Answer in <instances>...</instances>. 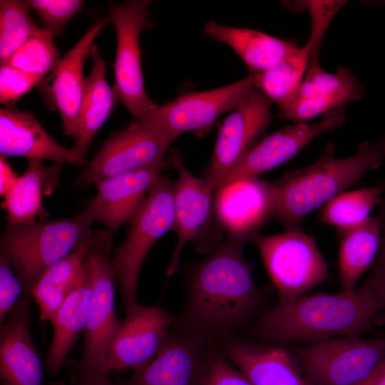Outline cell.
I'll use <instances>...</instances> for the list:
<instances>
[{"label":"cell","instance_id":"21","mask_svg":"<svg viewBox=\"0 0 385 385\" xmlns=\"http://www.w3.org/2000/svg\"><path fill=\"white\" fill-rule=\"evenodd\" d=\"M0 153L78 166L86 163L56 141L32 113L8 107L0 109Z\"/></svg>","mask_w":385,"mask_h":385},{"label":"cell","instance_id":"41","mask_svg":"<svg viewBox=\"0 0 385 385\" xmlns=\"http://www.w3.org/2000/svg\"><path fill=\"white\" fill-rule=\"evenodd\" d=\"M360 385H385V359Z\"/></svg>","mask_w":385,"mask_h":385},{"label":"cell","instance_id":"42","mask_svg":"<svg viewBox=\"0 0 385 385\" xmlns=\"http://www.w3.org/2000/svg\"><path fill=\"white\" fill-rule=\"evenodd\" d=\"M374 324L385 326V312L379 313L374 319Z\"/></svg>","mask_w":385,"mask_h":385},{"label":"cell","instance_id":"30","mask_svg":"<svg viewBox=\"0 0 385 385\" xmlns=\"http://www.w3.org/2000/svg\"><path fill=\"white\" fill-rule=\"evenodd\" d=\"M312 52L309 39L302 47H297L273 66L255 75V88L275 103L279 113L294 101L307 71Z\"/></svg>","mask_w":385,"mask_h":385},{"label":"cell","instance_id":"13","mask_svg":"<svg viewBox=\"0 0 385 385\" xmlns=\"http://www.w3.org/2000/svg\"><path fill=\"white\" fill-rule=\"evenodd\" d=\"M272 104L269 98L254 88L223 120L203 177L215 190L269 126L272 119Z\"/></svg>","mask_w":385,"mask_h":385},{"label":"cell","instance_id":"39","mask_svg":"<svg viewBox=\"0 0 385 385\" xmlns=\"http://www.w3.org/2000/svg\"><path fill=\"white\" fill-rule=\"evenodd\" d=\"M381 217L383 234L380 247L372 265L371 274L366 281L374 288L385 306V210L383 217L381 216Z\"/></svg>","mask_w":385,"mask_h":385},{"label":"cell","instance_id":"17","mask_svg":"<svg viewBox=\"0 0 385 385\" xmlns=\"http://www.w3.org/2000/svg\"><path fill=\"white\" fill-rule=\"evenodd\" d=\"M345 108L326 113L315 124L294 123L257 142L225 176L219 187L243 178H255L295 156L321 133L340 128L345 122Z\"/></svg>","mask_w":385,"mask_h":385},{"label":"cell","instance_id":"18","mask_svg":"<svg viewBox=\"0 0 385 385\" xmlns=\"http://www.w3.org/2000/svg\"><path fill=\"white\" fill-rule=\"evenodd\" d=\"M210 344L183 331L169 332L155 357L122 385H201Z\"/></svg>","mask_w":385,"mask_h":385},{"label":"cell","instance_id":"38","mask_svg":"<svg viewBox=\"0 0 385 385\" xmlns=\"http://www.w3.org/2000/svg\"><path fill=\"white\" fill-rule=\"evenodd\" d=\"M24 291L23 286L9 262L0 256V322L6 321Z\"/></svg>","mask_w":385,"mask_h":385},{"label":"cell","instance_id":"34","mask_svg":"<svg viewBox=\"0 0 385 385\" xmlns=\"http://www.w3.org/2000/svg\"><path fill=\"white\" fill-rule=\"evenodd\" d=\"M30 9L41 18L44 29L54 37L59 36L69 20L84 4L81 0H29Z\"/></svg>","mask_w":385,"mask_h":385},{"label":"cell","instance_id":"20","mask_svg":"<svg viewBox=\"0 0 385 385\" xmlns=\"http://www.w3.org/2000/svg\"><path fill=\"white\" fill-rule=\"evenodd\" d=\"M31 299L24 294L1 324V385H41L42 364L30 334Z\"/></svg>","mask_w":385,"mask_h":385},{"label":"cell","instance_id":"33","mask_svg":"<svg viewBox=\"0 0 385 385\" xmlns=\"http://www.w3.org/2000/svg\"><path fill=\"white\" fill-rule=\"evenodd\" d=\"M61 59L54 36L40 29L4 63L44 78L56 68Z\"/></svg>","mask_w":385,"mask_h":385},{"label":"cell","instance_id":"6","mask_svg":"<svg viewBox=\"0 0 385 385\" xmlns=\"http://www.w3.org/2000/svg\"><path fill=\"white\" fill-rule=\"evenodd\" d=\"M173 223V183L160 175L129 222L124 241L113 251L112 267L125 312L138 304L139 274L148 252Z\"/></svg>","mask_w":385,"mask_h":385},{"label":"cell","instance_id":"7","mask_svg":"<svg viewBox=\"0 0 385 385\" xmlns=\"http://www.w3.org/2000/svg\"><path fill=\"white\" fill-rule=\"evenodd\" d=\"M252 242L259 250L279 301L305 295L327 276L329 266L314 237L302 228L272 235L258 234Z\"/></svg>","mask_w":385,"mask_h":385},{"label":"cell","instance_id":"12","mask_svg":"<svg viewBox=\"0 0 385 385\" xmlns=\"http://www.w3.org/2000/svg\"><path fill=\"white\" fill-rule=\"evenodd\" d=\"M255 75L228 85L200 92L185 93L135 118L154 123L177 138L185 132L208 130L223 113L232 111L255 88Z\"/></svg>","mask_w":385,"mask_h":385},{"label":"cell","instance_id":"32","mask_svg":"<svg viewBox=\"0 0 385 385\" xmlns=\"http://www.w3.org/2000/svg\"><path fill=\"white\" fill-rule=\"evenodd\" d=\"M25 0L0 1V62L5 63L40 28Z\"/></svg>","mask_w":385,"mask_h":385},{"label":"cell","instance_id":"24","mask_svg":"<svg viewBox=\"0 0 385 385\" xmlns=\"http://www.w3.org/2000/svg\"><path fill=\"white\" fill-rule=\"evenodd\" d=\"M90 57L92 67L86 78L85 92L78 111L77 132L71 148L73 154L85 163L93 138L119 100L114 87L111 88L108 84L107 64L95 44L91 48Z\"/></svg>","mask_w":385,"mask_h":385},{"label":"cell","instance_id":"15","mask_svg":"<svg viewBox=\"0 0 385 385\" xmlns=\"http://www.w3.org/2000/svg\"><path fill=\"white\" fill-rule=\"evenodd\" d=\"M171 160L178 171L173 183L174 223L177 234L176 245L166 270L168 276L174 274L179 265L185 246L194 242L204 252L203 236L212 226L215 189L205 178L194 175L184 165L179 153L174 150Z\"/></svg>","mask_w":385,"mask_h":385},{"label":"cell","instance_id":"36","mask_svg":"<svg viewBox=\"0 0 385 385\" xmlns=\"http://www.w3.org/2000/svg\"><path fill=\"white\" fill-rule=\"evenodd\" d=\"M43 79L42 76L29 73L2 63L0 66V102L12 108L16 102Z\"/></svg>","mask_w":385,"mask_h":385},{"label":"cell","instance_id":"29","mask_svg":"<svg viewBox=\"0 0 385 385\" xmlns=\"http://www.w3.org/2000/svg\"><path fill=\"white\" fill-rule=\"evenodd\" d=\"M88 251L87 237L75 250L48 267L35 282L30 297L37 302L42 324L51 322L71 292Z\"/></svg>","mask_w":385,"mask_h":385},{"label":"cell","instance_id":"26","mask_svg":"<svg viewBox=\"0 0 385 385\" xmlns=\"http://www.w3.org/2000/svg\"><path fill=\"white\" fill-rule=\"evenodd\" d=\"M203 33L216 41L230 47L243 61L249 73L257 75L275 65L289 52L298 47L259 31L229 26L209 21Z\"/></svg>","mask_w":385,"mask_h":385},{"label":"cell","instance_id":"37","mask_svg":"<svg viewBox=\"0 0 385 385\" xmlns=\"http://www.w3.org/2000/svg\"><path fill=\"white\" fill-rule=\"evenodd\" d=\"M201 385H254L214 346L210 348Z\"/></svg>","mask_w":385,"mask_h":385},{"label":"cell","instance_id":"31","mask_svg":"<svg viewBox=\"0 0 385 385\" xmlns=\"http://www.w3.org/2000/svg\"><path fill=\"white\" fill-rule=\"evenodd\" d=\"M384 188L366 187L342 192L320 207V221L334 226L337 232L349 229L366 221L372 208L381 203Z\"/></svg>","mask_w":385,"mask_h":385},{"label":"cell","instance_id":"16","mask_svg":"<svg viewBox=\"0 0 385 385\" xmlns=\"http://www.w3.org/2000/svg\"><path fill=\"white\" fill-rule=\"evenodd\" d=\"M109 17L98 19L61 58L56 68L38 85L47 105L60 114L63 133L75 138L78 111L86 88L83 68L93 43Z\"/></svg>","mask_w":385,"mask_h":385},{"label":"cell","instance_id":"2","mask_svg":"<svg viewBox=\"0 0 385 385\" xmlns=\"http://www.w3.org/2000/svg\"><path fill=\"white\" fill-rule=\"evenodd\" d=\"M385 307L366 281L351 293L318 292L290 301H278L257 321V336L267 341L309 342L359 336L370 330Z\"/></svg>","mask_w":385,"mask_h":385},{"label":"cell","instance_id":"4","mask_svg":"<svg viewBox=\"0 0 385 385\" xmlns=\"http://www.w3.org/2000/svg\"><path fill=\"white\" fill-rule=\"evenodd\" d=\"M94 222L85 208L68 218L7 223L0 238V256L11 265L25 295L30 297L32 287L48 267L85 241Z\"/></svg>","mask_w":385,"mask_h":385},{"label":"cell","instance_id":"11","mask_svg":"<svg viewBox=\"0 0 385 385\" xmlns=\"http://www.w3.org/2000/svg\"><path fill=\"white\" fill-rule=\"evenodd\" d=\"M176 319L159 306L137 304L118 319L107 341L102 372L133 371L151 361L164 344Z\"/></svg>","mask_w":385,"mask_h":385},{"label":"cell","instance_id":"27","mask_svg":"<svg viewBox=\"0 0 385 385\" xmlns=\"http://www.w3.org/2000/svg\"><path fill=\"white\" fill-rule=\"evenodd\" d=\"M381 232V216L369 217L358 225L337 232L339 239L340 292L351 293L356 290L357 282L377 256Z\"/></svg>","mask_w":385,"mask_h":385},{"label":"cell","instance_id":"40","mask_svg":"<svg viewBox=\"0 0 385 385\" xmlns=\"http://www.w3.org/2000/svg\"><path fill=\"white\" fill-rule=\"evenodd\" d=\"M19 175L14 172L6 157L0 158V194L4 196L16 184Z\"/></svg>","mask_w":385,"mask_h":385},{"label":"cell","instance_id":"5","mask_svg":"<svg viewBox=\"0 0 385 385\" xmlns=\"http://www.w3.org/2000/svg\"><path fill=\"white\" fill-rule=\"evenodd\" d=\"M114 234L103 229L91 230L86 262L92 282V296L83 332L82 356L78 365L79 385H113L102 372L105 347L118 319L115 312V279L111 250Z\"/></svg>","mask_w":385,"mask_h":385},{"label":"cell","instance_id":"3","mask_svg":"<svg viewBox=\"0 0 385 385\" xmlns=\"http://www.w3.org/2000/svg\"><path fill=\"white\" fill-rule=\"evenodd\" d=\"M385 158V138L361 144L352 156L337 158L331 143L313 163L285 173L274 182L272 217L285 230L302 228L305 217L346 188Z\"/></svg>","mask_w":385,"mask_h":385},{"label":"cell","instance_id":"8","mask_svg":"<svg viewBox=\"0 0 385 385\" xmlns=\"http://www.w3.org/2000/svg\"><path fill=\"white\" fill-rule=\"evenodd\" d=\"M150 4L149 0L108 3V17L116 37L113 87L119 101L135 118L146 115L156 106L144 86L140 47L142 31L151 26Z\"/></svg>","mask_w":385,"mask_h":385},{"label":"cell","instance_id":"1","mask_svg":"<svg viewBox=\"0 0 385 385\" xmlns=\"http://www.w3.org/2000/svg\"><path fill=\"white\" fill-rule=\"evenodd\" d=\"M244 245L227 237L188 279L182 330L209 344L228 339L260 305V289L245 260Z\"/></svg>","mask_w":385,"mask_h":385},{"label":"cell","instance_id":"23","mask_svg":"<svg viewBox=\"0 0 385 385\" xmlns=\"http://www.w3.org/2000/svg\"><path fill=\"white\" fill-rule=\"evenodd\" d=\"M91 296V278L84 260L73 289L51 322L53 334L47 353L46 366L54 376L60 372L76 340L84 332Z\"/></svg>","mask_w":385,"mask_h":385},{"label":"cell","instance_id":"22","mask_svg":"<svg viewBox=\"0 0 385 385\" xmlns=\"http://www.w3.org/2000/svg\"><path fill=\"white\" fill-rule=\"evenodd\" d=\"M222 355L254 385H315L278 346H262L226 339Z\"/></svg>","mask_w":385,"mask_h":385},{"label":"cell","instance_id":"14","mask_svg":"<svg viewBox=\"0 0 385 385\" xmlns=\"http://www.w3.org/2000/svg\"><path fill=\"white\" fill-rule=\"evenodd\" d=\"M274 184L259 178L233 180L214 192V217L228 237L247 242L272 217Z\"/></svg>","mask_w":385,"mask_h":385},{"label":"cell","instance_id":"25","mask_svg":"<svg viewBox=\"0 0 385 385\" xmlns=\"http://www.w3.org/2000/svg\"><path fill=\"white\" fill-rule=\"evenodd\" d=\"M27 160L26 169L1 202L9 224L27 225L46 219L48 213L43 196L51 195L58 183L62 164L46 166L41 160Z\"/></svg>","mask_w":385,"mask_h":385},{"label":"cell","instance_id":"9","mask_svg":"<svg viewBox=\"0 0 385 385\" xmlns=\"http://www.w3.org/2000/svg\"><path fill=\"white\" fill-rule=\"evenodd\" d=\"M176 138L158 125L135 119L105 141L74 185L88 188L106 179L163 163L165 151Z\"/></svg>","mask_w":385,"mask_h":385},{"label":"cell","instance_id":"35","mask_svg":"<svg viewBox=\"0 0 385 385\" xmlns=\"http://www.w3.org/2000/svg\"><path fill=\"white\" fill-rule=\"evenodd\" d=\"M346 3V1H289L285 4L295 11L298 9L308 11L312 22L309 38L313 41L314 49L319 51L332 19Z\"/></svg>","mask_w":385,"mask_h":385},{"label":"cell","instance_id":"19","mask_svg":"<svg viewBox=\"0 0 385 385\" xmlns=\"http://www.w3.org/2000/svg\"><path fill=\"white\" fill-rule=\"evenodd\" d=\"M165 166V162L153 164L98 183L86 208L95 222L115 234L137 212Z\"/></svg>","mask_w":385,"mask_h":385},{"label":"cell","instance_id":"10","mask_svg":"<svg viewBox=\"0 0 385 385\" xmlns=\"http://www.w3.org/2000/svg\"><path fill=\"white\" fill-rule=\"evenodd\" d=\"M297 353L305 375L315 385H360L385 359V337H334Z\"/></svg>","mask_w":385,"mask_h":385},{"label":"cell","instance_id":"28","mask_svg":"<svg viewBox=\"0 0 385 385\" xmlns=\"http://www.w3.org/2000/svg\"><path fill=\"white\" fill-rule=\"evenodd\" d=\"M364 90L356 76L349 68L339 67L335 73L324 71L320 64H309L294 101L309 99L314 110L325 114L344 108L361 99Z\"/></svg>","mask_w":385,"mask_h":385}]
</instances>
